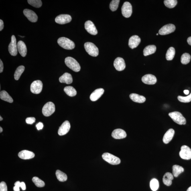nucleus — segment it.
I'll use <instances>...</instances> for the list:
<instances>
[{
  "label": "nucleus",
  "mask_w": 191,
  "mask_h": 191,
  "mask_svg": "<svg viewBox=\"0 0 191 191\" xmlns=\"http://www.w3.org/2000/svg\"><path fill=\"white\" fill-rule=\"evenodd\" d=\"M72 19V17L70 15L61 14L56 17L55 21L59 24L64 25L70 22Z\"/></svg>",
  "instance_id": "12"
},
{
  "label": "nucleus",
  "mask_w": 191,
  "mask_h": 191,
  "mask_svg": "<svg viewBox=\"0 0 191 191\" xmlns=\"http://www.w3.org/2000/svg\"><path fill=\"white\" fill-rule=\"evenodd\" d=\"M114 66L116 70L119 71L123 70L126 67L125 61L123 58L118 57L114 61Z\"/></svg>",
  "instance_id": "15"
},
{
  "label": "nucleus",
  "mask_w": 191,
  "mask_h": 191,
  "mask_svg": "<svg viewBox=\"0 0 191 191\" xmlns=\"http://www.w3.org/2000/svg\"><path fill=\"white\" fill-rule=\"evenodd\" d=\"M0 191H7V185L5 182H2L0 184Z\"/></svg>",
  "instance_id": "41"
},
{
  "label": "nucleus",
  "mask_w": 191,
  "mask_h": 191,
  "mask_svg": "<svg viewBox=\"0 0 191 191\" xmlns=\"http://www.w3.org/2000/svg\"><path fill=\"white\" fill-rule=\"evenodd\" d=\"M26 123L29 124H32L35 121V119L34 117L27 118L25 120Z\"/></svg>",
  "instance_id": "42"
},
{
  "label": "nucleus",
  "mask_w": 191,
  "mask_h": 191,
  "mask_svg": "<svg viewBox=\"0 0 191 191\" xmlns=\"http://www.w3.org/2000/svg\"><path fill=\"white\" fill-rule=\"evenodd\" d=\"M36 127L37 128V129L38 130H42L43 128L44 125H43V124L41 122H39V123L37 124L36 125Z\"/></svg>",
  "instance_id": "43"
},
{
  "label": "nucleus",
  "mask_w": 191,
  "mask_h": 191,
  "mask_svg": "<svg viewBox=\"0 0 191 191\" xmlns=\"http://www.w3.org/2000/svg\"><path fill=\"white\" fill-rule=\"evenodd\" d=\"M64 62L66 65L74 71L78 72L80 70V64L75 59L72 57H67L65 59Z\"/></svg>",
  "instance_id": "2"
},
{
  "label": "nucleus",
  "mask_w": 191,
  "mask_h": 191,
  "mask_svg": "<svg viewBox=\"0 0 191 191\" xmlns=\"http://www.w3.org/2000/svg\"><path fill=\"white\" fill-rule=\"evenodd\" d=\"M13 190L14 191H19V187L16 186L13 187Z\"/></svg>",
  "instance_id": "48"
},
{
  "label": "nucleus",
  "mask_w": 191,
  "mask_h": 191,
  "mask_svg": "<svg viewBox=\"0 0 191 191\" xmlns=\"http://www.w3.org/2000/svg\"><path fill=\"white\" fill-rule=\"evenodd\" d=\"M70 128V122L65 121L59 127L58 133L60 136H63L66 134L69 131Z\"/></svg>",
  "instance_id": "16"
},
{
  "label": "nucleus",
  "mask_w": 191,
  "mask_h": 191,
  "mask_svg": "<svg viewBox=\"0 0 191 191\" xmlns=\"http://www.w3.org/2000/svg\"><path fill=\"white\" fill-rule=\"evenodd\" d=\"M173 179V175L170 172H166L163 177V183L167 186H170L172 184V180Z\"/></svg>",
  "instance_id": "25"
},
{
  "label": "nucleus",
  "mask_w": 191,
  "mask_h": 191,
  "mask_svg": "<svg viewBox=\"0 0 191 191\" xmlns=\"http://www.w3.org/2000/svg\"><path fill=\"white\" fill-rule=\"evenodd\" d=\"M55 111V104L52 102H49L45 104L42 109V113L45 117H49L54 113Z\"/></svg>",
  "instance_id": "6"
},
{
  "label": "nucleus",
  "mask_w": 191,
  "mask_h": 191,
  "mask_svg": "<svg viewBox=\"0 0 191 191\" xmlns=\"http://www.w3.org/2000/svg\"><path fill=\"white\" fill-rule=\"evenodd\" d=\"M150 186L152 190L156 191L159 187V183L158 180L156 179H153L151 181Z\"/></svg>",
  "instance_id": "35"
},
{
  "label": "nucleus",
  "mask_w": 191,
  "mask_h": 191,
  "mask_svg": "<svg viewBox=\"0 0 191 191\" xmlns=\"http://www.w3.org/2000/svg\"><path fill=\"white\" fill-rule=\"evenodd\" d=\"M3 131V130L2 128L1 127H0V133H1Z\"/></svg>",
  "instance_id": "51"
},
{
  "label": "nucleus",
  "mask_w": 191,
  "mask_h": 191,
  "mask_svg": "<svg viewBox=\"0 0 191 191\" xmlns=\"http://www.w3.org/2000/svg\"><path fill=\"white\" fill-rule=\"evenodd\" d=\"M59 80L61 83H66L67 84H71L73 82L72 76L68 73H65L60 77Z\"/></svg>",
  "instance_id": "24"
},
{
  "label": "nucleus",
  "mask_w": 191,
  "mask_h": 191,
  "mask_svg": "<svg viewBox=\"0 0 191 191\" xmlns=\"http://www.w3.org/2000/svg\"><path fill=\"white\" fill-rule=\"evenodd\" d=\"M21 182H20L19 181H18L16 182L15 183V186H17L19 187H21Z\"/></svg>",
  "instance_id": "47"
},
{
  "label": "nucleus",
  "mask_w": 191,
  "mask_h": 191,
  "mask_svg": "<svg viewBox=\"0 0 191 191\" xmlns=\"http://www.w3.org/2000/svg\"><path fill=\"white\" fill-rule=\"evenodd\" d=\"M19 37H24V36H20V35H19Z\"/></svg>",
  "instance_id": "54"
},
{
  "label": "nucleus",
  "mask_w": 191,
  "mask_h": 191,
  "mask_svg": "<svg viewBox=\"0 0 191 191\" xmlns=\"http://www.w3.org/2000/svg\"><path fill=\"white\" fill-rule=\"evenodd\" d=\"M184 169L182 166L178 165H174L172 167L173 176L175 177H178L179 175L184 172Z\"/></svg>",
  "instance_id": "29"
},
{
  "label": "nucleus",
  "mask_w": 191,
  "mask_h": 191,
  "mask_svg": "<svg viewBox=\"0 0 191 191\" xmlns=\"http://www.w3.org/2000/svg\"><path fill=\"white\" fill-rule=\"evenodd\" d=\"M58 43L61 47L66 50H72L75 47L74 42L65 37L59 38L58 40Z\"/></svg>",
  "instance_id": "1"
},
{
  "label": "nucleus",
  "mask_w": 191,
  "mask_h": 191,
  "mask_svg": "<svg viewBox=\"0 0 191 191\" xmlns=\"http://www.w3.org/2000/svg\"><path fill=\"white\" fill-rule=\"evenodd\" d=\"M25 67L24 66H21L17 67L16 70L14 74V78L16 80H19L20 78L21 74L24 71Z\"/></svg>",
  "instance_id": "33"
},
{
  "label": "nucleus",
  "mask_w": 191,
  "mask_h": 191,
  "mask_svg": "<svg viewBox=\"0 0 191 191\" xmlns=\"http://www.w3.org/2000/svg\"><path fill=\"white\" fill-rule=\"evenodd\" d=\"M4 68L3 64L1 60H0V73H1L3 72Z\"/></svg>",
  "instance_id": "44"
},
{
  "label": "nucleus",
  "mask_w": 191,
  "mask_h": 191,
  "mask_svg": "<svg viewBox=\"0 0 191 191\" xmlns=\"http://www.w3.org/2000/svg\"><path fill=\"white\" fill-rule=\"evenodd\" d=\"M156 47L154 45H148L144 49V55L147 56L154 54L156 52Z\"/></svg>",
  "instance_id": "27"
},
{
  "label": "nucleus",
  "mask_w": 191,
  "mask_h": 191,
  "mask_svg": "<svg viewBox=\"0 0 191 191\" xmlns=\"http://www.w3.org/2000/svg\"><path fill=\"white\" fill-rule=\"evenodd\" d=\"M27 1L29 4L36 8L40 7L42 5V1L40 0H28Z\"/></svg>",
  "instance_id": "38"
},
{
  "label": "nucleus",
  "mask_w": 191,
  "mask_h": 191,
  "mask_svg": "<svg viewBox=\"0 0 191 191\" xmlns=\"http://www.w3.org/2000/svg\"><path fill=\"white\" fill-rule=\"evenodd\" d=\"M189 92H190V91H189L188 90H186L184 91V94H186V95H188L189 94Z\"/></svg>",
  "instance_id": "50"
},
{
  "label": "nucleus",
  "mask_w": 191,
  "mask_h": 191,
  "mask_svg": "<svg viewBox=\"0 0 191 191\" xmlns=\"http://www.w3.org/2000/svg\"><path fill=\"white\" fill-rule=\"evenodd\" d=\"M187 191H191V186L188 188Z\"/></svg>",
  "instance_id": "52"
},
{
  "label": "nucleus",
  "mask_w": 191,
  "mask_h": 191,
  "mask_svg": "<svg viewBox=\"0 0 191 191\" xmlns=\"http://www.w3.org/2000/svg\"><path fill=\"white\" fill-rule=\"evenodd\" d=\"M8 50L11 55H17L18 50L17 45L16 44V39L14 35H13L11 37V42L9 45Z\"/></svg>",
  "instance_id": "10"
},
{
  "label": "nucleus",
  "mask_w": 191,
  "mask_h": 191,
  "mask_svg": "<svg viewBox=\"0 0 191 191\" xmlns=\"http://www.w3.org/2000/svg\"><path fill=\"white\" fill-rule=\"evenodd\" d=\"M175 29L176 27L174 25L169 24L165 25L159 30V34L161 35L168 34L174 32Z\"/></svg>",
  "instance_id": "11"
},
{
  "label": "nucleus",
  "mask_w": 191,
  "mask_h": 191,
  "mask_svg": "<svg viewBox=\"0 0 191 191\" xmlns=\"http://www.w3.org/2000/svg\"><path fill=\"white\" fill-rule=\"evenodd\" d=\"M21 187L23 190H25L26 189V186H25V183L23 182H21Z\"/></svg>",
  "instance_id": "46"
},
{
  "label": "nucleus",
  "mask_w": 191,
  "mask_h": 191,
  "mask_svg": "<svg viewBox=\"0 0 191 191\" xmlns=\"http://www.w3.org/2000/svg\"><path fill=\"white\" fill-rule=\"evenodd\" d=\"M158 35V33H157V35Z\"/></svg>",
  "instance_id": "55"
},
{
  "label": "nucleus",
  "mask_w": 191,
  "mask_h": 191,
  "mask_svg": "<svg viewBox=\"0 0 191 191\" xmlns=\"http://www.w3.org/2000/svg\"><path fill=\"white\" fill-rule=\"evenodd\" d=\"M102 157L104 160L111 165H117L121 163V160L119 157L109 153H103Z\"/></svg>",
  "instance_id": "5"
},
{
  "label": "nucleus",
  "mask_w": 191,
  "mask_h": 191,
  "mask_svg": "<svg viewBox=\"0 0 191 191\" xmlns=\"http://www.w3.org/2000/svg\"><path fill=\"white\" fill-rule=\"evenodd\" d=\"M3 118L1 117V116L0 117V121H1L3 120Z\"/></svg>",
  "instance_id": "53"
},
{
  "label": "nucleus",
  "mask_w": 191,
  "mask_h": 191,
  "mask_svg": "<svg viewBox=\"0 0 191 191\" xmlns=\"http://www.w3.org/2000/svg\"><path fill=\"white\" fill-rule=\"evenodd\" d=\"M164 3L167 7L169 8H172L177 5V1L176 0H165Z\"/></svg>",
  "instance_id": "37"
},
{
  "label": "nucleus",
  "mask_w": 191,
  "mask_h": 191,
  "mask_svg": "<svg viewBox=\"0 0 191 191\" xmlns=\"http://www.w3.org/2000/svg\"><path fill=\"white\" fill-rule=\"evenodd\" d=\"M169 115L173 121L178 124L180 125L186 124V119L180 112H171L169 114Z\"/></svg>",
  "instance_id": "3"
},
{
  "label": "nucleus",
  "mask_w": 191,
  "mask_h": 191,
  "mask_svg": "<svg viewBox=\"0 0 191 191\" xmlns=\"http://www.w3.org/2000/svg\"><path fill=\"white\" fill-rule=\"evenodd\" d=\"M112 137L116 139H121L125 138L127 137V133L121 129H117L113 131L112 134Z\"/></svg>",
  "instance_id": "19"
},
{
  "label": "nucleus",
  "mask_w": 191,
  "mask_h": 191,
  "mask_svg": "<svg viewBox=\"0 0 191 191\" xmlns=\"http://www.w3.org/2000/svg\"><path fill=\"white\" fill-rule=\"evenodd\" d=\"M179 155L182 159L190 160L191 159V149L187 145H183L181 147V150Z\"/></svg>",
  "instance_id": "8"
},
{
  "label": "nucleus",
  "mask_w": 191,
  "mask_h": 191,
  "mask_svg": "<svg viewBox=\"0 0 191 191\" xmlns=\"http://www.w3.org/2000/svg\"><path fill=\"white\" fill-rule=\"evenodd\" d=\"M64 91L70 97L75 96L77 94L76 90L71 86H66L64 88Z\"/></svg>",
  "instance_id": "30"
},
{
  "label": "nucleus",
  "mask_w": 191,
  "mask_h": 191,
  "mask_svg": "<svg viewBox=\"0 0 191 191\" xmlns=\"http://www.w3.org/2000/svg\"><path fill=\"white\" fill-rule=\"evenodd\" d=\"M191 60V56L188 53H185L181 57V62L184 64H187L190 63Z\"/></svg>",
  "instance_id": "34"
},
{
  "label": "nucleus",
  "mask_w": 191,
  "mask_h": 191,
  "mask_svg": "<svg viewBox=\"0 0 191 191\" xmlns=\"http://www.w3.org/2000/svg\"><path fill=\"white\" fill-rule=\"evenodd\" d=\"M120 1L119 0H113L110 4L109 8L112 11L117 10L119 6Z\"/></svg>",
  "instance_id": "39"
},
{
  "label": "nucleus",
  "mask_w": 191,
  "mask_h": 191,
  "mask_svg": "<svg viewBox=\"0 0 191 191\" xmlns=\"http://www.w3.org/2000/svg\"><path fill=\"white\" fill-rule=\"evenodd\" d=\"M141 41V38L138 35H133L129 39V46L132 49L136 48L140 43Z\"/></svg>",
  "instance_id": "18"
},
{
  "label": "nucleus",
  "mask_w": 191,
  "mask_h": 191,
  "mask_svg": "<svg viewBox=\"0 0 191 191\" xmlns=\"http://www.w3.org/2000/svg\"><path fill=\"white\" fill-rule=\"evenodd\" d=\"M187 42L188 44L191 46V37H189L187 39Z\"/></svg>",
  "instance_id": "49"
},
{
  "label": "nucleus",
  "mask_w": 191,
  "mask_h": 191,
  "mask_svg": "<svg viewBox=\"0 0 191 191\" xmlns=\"http://www.w3.org/2000/svg\"><path fill=\"white\" fill-rule=\"evenodd\" d=\"M130 97L133 102L139 103H143L146 100L144 96L139 95L136 94H130Z\"/></svg>",
  "instance_id": "26"
},
{
  "label": "nucleus",
  "mask_w": 191,
  "mask_h": 191,
  "mask_svg": "<svg viewBox=\"0 0 191 191\" xmlns=\"http://www.w3.org/2000/svg\"><path fill=\"white\" fill-rule=\"evenodd\" d=\"M0 98L1 99L4 101L9 102V103H12L13 100L10 95L5 91H2L0 93Z\"/></svg>",
  "instance_id": "28"
},
{
  "label": "nucleus",
  "mask_w": 191,
  "mask_h": 191,
  "mask_svg": "<svg viewBox=\"0 0 191 191\" xmlns=\"http://www.w3.org/2000/svg\"><path fill=\"white\" fill-rule=\"evenodd\" d=\"M84 48L86 52L90 56L96 57L99 54V50L97 47L93 43L89 42L85 43Z\"/></svg>",
  "instance_id": "4"
},
{
  "label": "nucleus",
  "mask_w": 191,
  "mask_h": 191,
  "mask_svg": "<svg viewBox=\"0 0 191 191\" xmlns=\"http://www.w3.org/2000/svg\"><path fill=\"white\" fill-rule=\"evenodd\" d=\"M17 45L18 50L21 56L23 57L26 56L27 49L25 43L23 41L20 40L18 42Z\"/></svg>",
  "instance_id": "23"
},
{
  "label": "nucleus",
  "mask_w": 191,
  "mask_h": 191,
  "mask_svg": "<svg viewBox=\"0 0 191 191\" xmlns=\"http://www.w3.org/2000/svg\"><path fill=\"white\" fill-rule=\"evenodd\" d=\"M174 130L172 129H169L163 136V141L165 144H168L173 139L175 134Z\"/></svg>",
  "instance_id": "22"
},
{
  "label": "nucleus",
  "mask_w": 191,
  "mask_h": 191,
  "mask_svg": "<svg viewBox=\"0 0 191 191\" xmlns=\"http://www.w3.org/2000/svg\"><path fill=\"white\" fill-rule=\"evenodd\" d=\"M142 80L144 83L148 85H154L156 83V77L152 74H148L142 77Z\"/></svg>",
  "instance_id": "17"
},
{
  "label": "nucleus",
  "mask_w": 191,
  "mask_h": 191,
  "mask_svg": "<svg viewBox=\"0 0 191 191\" xmlns=\"http://www.w3.org/2000/svg\"><path fill=\"white\" fill-rule=\"evenodd\" d=\"M32 181L35 186L38 187H43L45 186V183L44 181L40 180L38 177H34L32 178Z\"/></svg>",
  "instance_id": "36"
},
{
  "label": "nucleus",
  "mask_w": 191,
  "mask_h": 191,
  "mask_svg": "<svg viewBox=\"0 0 191 191\" xmlns=\"http://www.w3.org/2000/svg\"><path fill=\"white\" fill-rule=\"evenodd\" d=\"M57 179L60 182H65L67 180V176L66 174L59 170H57L56 172Z\"/></svg>",
  "instance_id": "31"
},
{
  "label": "nucleus",
  "mask_w": 191,
  "mask_h": 191,
  "mask_svg": "<svg viewBox=\"0 0 191 191\" xmlns=\"http://www.w3.org/2000/svg\"><path fill=\"white\" fill-rule=\"evenodd\" d=\"M104 92L103 88H100L96 89L91 94L90 100L92 101H97L103 94Z\"/></svg>",
  "instance_id": "20"
},
{
  "label": "nucleus",
  "mask_w": 191,
  "mask_h": 191,
  "mask_svg": "<svg viewBox=\"0 0 191 191\" xmlns=\"http://www.w3.org/2000/svg\"><path fill=\"white\" fill-rule=\"evenodd\" d=\"M4 27L3 21L1 19L0 20V31L3 30Z\"/></svg>",
  "instance_id": "45"
},
{
  "label": "nucleus",
  "mask_w": 191,
  "mask_h": 191,
  "mask_svg": "<svg viewBox=\"0 0 191 191\" xmlns=\"http://www.w3.org/2000/svg\"><path fill=\"white\" fill-rule=\"evenodd\" d=\"M23 13L28 20L32 22H35L38 20V16L34 12L31 10L25 9L23 10Z\"/></svg>",
  "instance_id": "13"
},
{
  "label": "nucleus",
  "mask_w": 191,
  "mask_h": 191,
  "mask_svg": "<svg viewBox=\"0 0 191 191\" xmlns=\"http://www.w3.org/2000/svg\"><path fill=\"white\" fill-rule=\"evenodd\" d=\"M43 84L40 80L34 81L31 84V91L34 94H39L42 91Z\"/></svg>",
  "instance_id": "9"
},
{
  "label": "nucleus",
  "mask_w": 191,
  "mask_h": 191,
  "mask_svg": "<svg viewBox=\"0 0 191 191\" xmlns=\"http://www.w3.org/2000/svg\"><path fill=\"white\" fill-rule=\"evenodd\" d=\"M178 99L181 102L184 103H188L191 101V93L190 95L186 97L179 96L178 97Z\"/></svg>",
  "instance_id": "40"
},
{
  "label": "nucleus",
  "mask_w": 191,
  "mask_h": 191,
  "mask_svg": "<svg viewBox=\"0 0 191 191\" xmlns=\"http://www.w3.org/2000/svg\"><path fill=\"white\" fill-rule=\"evenodd\" d=\"M18 156L19 158L27 160L33 158L35 156L34 153L31 151L27 150L21 151L18 154Z\"/></svg>",
  "instance_id": "21"
},
{
  "label": "nucleus",
  "mask_w": 191,
  "mask_h": 191,
  "mask_svg": "<svg viewBox=\"0 0 191 191\" xmlns=\"http://www.w3.org/2000/svg\"><path fill=\"white\" fill-rule=\"evenodd\" d=\"M175 55V50L172 47H170L167 50L166 57L167 60H172L174 58Z\"/></svg>",
  "instance_id": "32"
},
{
  "label": "nucleus",
  "mask_w": 191,
  "mask_h": 191,
  "mask_svg": "<svg viewBox=\"0 0 191 191\" xmlns=\"http://www.w3.org/2000/svg\"><path fill=\"white\" fill-rule=\"evenodd\" d=\"M122 15L126 18H129L132 13V6L129 2L126 1L124 3L121 8Z\"/></svg>",
  "instance_id": "7"
},
{
  "label": "nucleus",
  "mask_w": 191,
  "mask_h": 191,
  "mask_svg": "<svg viewBox=\"0 0 191 191\" xmlns=\"http://www.w3.org/2000/svg\"><path fill=\"white\" fill-rule=\"evenodd\" d=\"M85 28L91 34L96 35L97 34V29L94 23L91 21H86L85 23Z\"/></svg>",
  "instance_id": "14"
}]
</instances>
